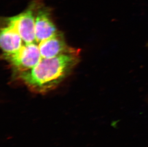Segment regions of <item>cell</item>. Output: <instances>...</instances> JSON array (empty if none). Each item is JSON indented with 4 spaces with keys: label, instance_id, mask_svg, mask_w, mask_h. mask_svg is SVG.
I'll return each instance as SVG.
<instances>
[{
    "label": "cell",
    "instance_id": "cell-1",
    "mask_svg": "<svg viewBox=\"0 0 148 147\" xmlns=\"http://www.w3.org/2000/svg\"><path fill=\"white\" fill-rule=\"evenodd\" d=\"M79 61V51L71 48L49 59H43L31 69L18 72L20 79L34 93L44 94L66 78Z\"/></svg>",
    "mask_w": 148,
    "mask_h": 147
},
{
    "label": "cell",
    "instance_id": "cell-6",
    "mask_svg": "<svg viewBox=\"0 0 148 147\" xmlns=\"http://www.w3.org/2000/svg\"><path fill=\"white\" fill-rule=\"evenodd\" d=\"M39 47L42 59L55 57L71 48L67 46L63 35L60 32L40 43Z\"/></svg>",
    "mask_w": 148,
    "mask_h": 147
},
{
    "label": "cell",
    "instance_id": "cell-2",
    "mask_svg": "<svg viewBox=\"0 0 148 147\" xmlns=\"http://www.w3.org/2000/svg\"><path fill=\"white\" fill-rule=\"evenodd\" d=\"M42 0H32L25 11L18 15L7 18L5 22L14 27L25 44L36 43L35 36V16Z\"/></svg>",
    "mask_w": 148,
    "mask_h": 147
},
{
    "label": "cell",
    "instance_id": "cell-7",
    "mask_svg": "<svg viewBox=\"0 0 148 147\" xmlns=\"http://www.w3.org/2000/svg\"><path fill=\"white\" fill-rule=\"evenodd\" d=\"M147 46H148V44H147Z\"/></svg>",
    "mask_w": 148,
    "mask_h": 147
},
{
    "label": "cell",
    "instance_id": "cell-5",
    "mask_svg": "<svg viewBox=\"0 0 148 147\" xmlns=\"http://www.w3.org/2000/svg\"><path fill=\"white\" fill-rule=\"evenodd\" d=\"M5 24V26L1 28L0 35V45L3 57L18 52L24 44L21 36L14 27Z\"/></svg>",
    "mask_w": 148,
    "mask_h": 147
},
{
    "label": "cell",
    "instance_id": "cell-3",
    "mask_svg": "<svg viewBox=\"0 0 148 147\" xmlns=\"http://www.w3.org/2000/svg\"><path fill=\"white\" fill-rule=\"evenodd\" d=\"M18 72L31 69L42 60L39 45L36 43L23 44L20 50L3 57Z\"/></svg>",
    "mask_w": 148,
    "mask_h": 147
},
{
    "label": "cell",
    "instance_id": "cell-4",
    "mask_svg": "<svg viewBox=\"0 0 148 147\" xmlns=\"http://www.w3.org/2000/svg\"><path fill=\"white\" fill-rule=\"evenodd\" d=\"M52 20L49 8L42 3L36 10L35 16L36 41L39 44L58 33Z\"/></svg>",
    "mask_w": 148,
    "mask_h": 147
}]
</instances>
